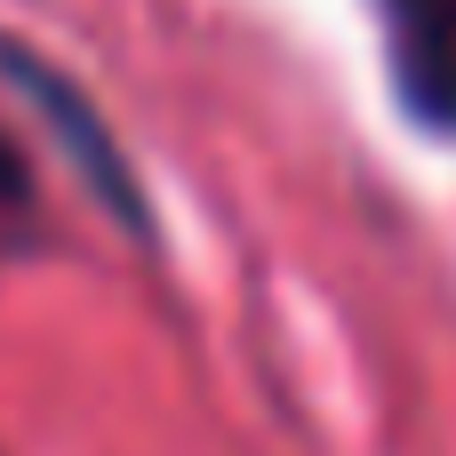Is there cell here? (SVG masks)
Instances as JSON below:
<instances>
[{"label": "cell", "mask_w": 456, "mask_h": 456, "mask_svg": "<svg viewBox=\"0 0 456 456\" xmlns=\"http://www.w3.org/2000/svg\"><path fill=\"white\" fill-rule=\"evenodd\" d=\"M385 48L409 112L425 128H456V0H385Z\"/></svg>", "instance_id": "cell-1"}, {"label": "cell", "mask_w": 456, "mask_h": 456, "mask_svg": "<svg viewBox=\"0 0 456 456\" xmlns=\"http://www.w3.org/2000/svg\"><path fill=\"white\" fill-rule=\"evenodd\" d=\"M0 200H24V168L8 160V144H0Z\"/></svg>", "instance_id": "cell-3"}, {"label": "cell", "mask_w": 456, "mask_h": 456, "mask_svg": "<svg viewBox=\"0 0 456 456\" xmlns=\"http://www.w3.org/2000/svg\"><path fill=\"white\" fill-rule=\"evenodd\" d=\"M0 64L16 72V88L48 112V120H64V144H72V160H80V176L104 192V208L112 216H128V224H144V208H136V184H128V168H112V152H104V136H96V120L80 112V96L64 88V72H48V64H32L16 40H0Z\"/></svg>", "instance_id": "cell-2"}]
</instances>
